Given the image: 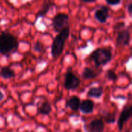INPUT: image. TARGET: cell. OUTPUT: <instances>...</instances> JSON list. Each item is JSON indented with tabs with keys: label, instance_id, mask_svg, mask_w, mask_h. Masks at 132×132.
Wrapping results in <instances>:
<instances>
[{
	"label": "cell",
	"instance_id": "30bf717a",
	"mask_svg": "<svg viewBox=\"0 0 132 132\" xmlns=\"http://www.w3.org/2000/svg\"><path fill=\"white\" fill-rule=\"evenodd\" d=\"M79 109L83 114H91L94 109V103L90 100H84L82 102H80Z\"/></svg>",
	"mask_w": 132,
	"mask_h": 132
},
{
	"label": "cell",
	"instance_id": "5bb4252c",
	"mask_svg": "<svg viewBox=\"0 0 132 132\" xmlns=\"http://www.w3.org/2000/svg\"><path fill=\"white\" fill-rule=\"evenodd\" d=\"M52 111V107L50 103L44 102L38 108V114L42 115H49Z\"/></svg>",
	"mask_w": 132,
	"mask_h": 132
},
{
	"label": "cell",
	"instance_id": "7a4b0ae2",
	"mask_svg": "<svg viewBox=\"0 0 132 132\" xmlns=\"http://www.w3.org/2000/svg\"><path fill=\"white\" fill-rule=\"evenodd\" d=\"M70 36V28L66 27L60 31L55 37L52 47H51V54L56 58L59 57L63 51L66 40Z\"/></svg>",
	"mask_w": 132,
	"mask_h": 132
},
{
	"label": "cell",
	"instance_id": "ba28073f",
	"mask_svg": "<svg viewBox=\"0 0 132 132\" xmlns=\"http://www.w3.org/2000/svg\"><path fill=\"white\" fill-rule=\"evenodd\" d=\"M131 40V33L128 30L125 29L119 30L118 32L116 38V44L118 47H125L127 46Z\"/></svg>",
	"mask_w": 132,
	"mask_h": 132
},
{
	"label": "cell",
	"instance_id": "7c38bea8",
	"mask_svg": "<svg viewBox=\"0 0 132 132\" xmlns=\"http://www.w3.org/2000/svg\"><path fill=\"white\" fill-rule=\"evenodd\" d=\"M53 5V3L50 1V0H46L44 1L43 5H41L40 9L38 12L37 16L38 17H43L44 16H46L47 14V12H49V10L50 9V8Z\"/></svg>",
	"mask_w": 132,
	"mask_h": 132
},
{
	"label": "cell",
	"instance_id": "8992f818",
	"mask_svg": "<svg viewBox=\"0 0 132 132\" xmlns=\"http://www.w3.org/2000/svg\"><path fill=\"white\" fill-rule=\"evenodd\" d=\"M132 115V105H128L125 106L123 109V110L121 111L120 117L118 118V127L119 131H122L123 128H124V124H125V122H127L131 117Z\"/></svg>",
	"mask_w": 132,
	"mask_h": 132
},
{
	"label": "cell",
	"instance_id": "2e32d148",
	"mask_svg": "<svg viewBox=\"0 0 132 132\" xmlns=\"http://www.w3.org/2000/svg\"><path fill=\"white\" fill-rule=\"evenodd\" d=\"M97 76V73L94 71L92 68L86 67L84 68L83 72H82V77L84 79H93Z\"/></svg>",
	"mask_w": 132,
	"mask_h": 132
},
{
	"label": "cell",
	"instance_id": "9a60e30c",
	"mask_svg": "<svg viewBox=\"0 0 132 132\" xmlns=\"http://www.w3.org/2000/svg\"><path fill=\"white\" fill-rule=\"evenodd\" d=\"M0 75L5 79H9L15 76V72L9 67H2L0 70Z\"/></svg>",
	"mask_w": 132,
	"mask_h": 132
},
{
	"label": "cell",
	"instance_id": "ac0fdd59",
	"mask_svg": "<svg viewBox=\"0 0 132 132\" xmlns=\"http://www.w3.org/2000/svg\"><path fill=\"white\" fill-rule=\"evenodd\" d=\"M106 78L110 81L114 82V81H116L118 79V75H117V74L115 73V72L114 70L109 69V70H108V72L106 73Z\"/></svg>",
	"mask_w": 132,
	"mask_h": 132
},
{
	"label": "cell",
	"instance_id": "603a6c76",
	"mask_svg": "<svg viewBox=\"0 0 132 132\" xmlns=\"http://www.w3.org/2000/svg\"><path fill=\"white\" fill-rule=\"evenodd\" d=\"M82 2H87V3H88V2H96V0H81Z\"/></svg>",
	"mask_w": 132,
	"mask_h": 132
},
{
	"label": "cell",
	"instance_id": "cb8c5ba5",
	"mask_svg": "<svg viewBox=\"0 0 132 132\" xmlns=\"http://www.w3.org/2000/svg\"><path fill=\"white\" fill-rule=\"evenodd\" d=\"M3 98H4V95H3V93L0 91V101H2V100H3Z\"/></svg>",
	"mask_w": 132,
	"mask_h": 132
},
{
	"label": "cell",
	"instance_id": "277c9868",
	"mask_svg": "<svg viewBox=\"0 0 132 132\" xmlns=\"http://www.w3.org/2000/svg\"><path fill=\"white\" fill-rule=\"evenodd\" d=\"M69 16L64 13H59L54 16L52 22V26L53 30L59 33L63 29L69 27Z\"/></svg>",
	"mask_w": 132,
	"mask_h": 132
},
{
	"label": "cell",
	"instance_id": "3957f363",
	"mask_svg": "<svg viewBox=\"0 0 132 132\" xmlns=\"http://www.w3.org/2000/svg\"><path fill=\"white\" fill-rule=\"evenodd\" d=\"M90 58L97 67L106 65L112 59V53L107 48H97L92 52Z\"/></svg>",
	"mask_w": 132,
	"mask_h": 132
},
{
	"label": "cell",
	"instance_id": "8fae6325",
	"mask_svg": "<svg viewBox=\"0 0 132 132\" xmlns=\"http://www.w3.org/2000/svg\"><path fill=\"white\" fill-rule=\"evenodd\" d=\"M80 104V99L78 96H75L70 97L67 103V106L73 111H77L79 110Z\"/></svg>",
	"mask_w": 132,
	"mask_h": 132
},
{
	"label": "cell",
	"instance_id": "5b68a950",
	"mask_svg": "<svg viewBox=\"0 0 132 132\" xmlns=\"http://www.w3.org/2000/svg\"><path fill=\"white\" fill-rule=\"evenodd\" d=\"M80 84V79L73 73L71 68H69V70L65 75L64 88L68 90H74L79 87Z\"/></svg>",
	"mask_w": 132,
	"mask_h": 132
},
{
	"label": "cell",
	"instance_id": "d6986e66",
	"mask_svg": "<svg viewBox=\"0 0 132 132\" xmlns=\"http://www.w3.org/2000/svg\"><path fill=\"white\" fill-rule=\"evenodd\" d=\"M33 50L36 52H43L44 51V47L42 43H40L39 41H37L33 45Z\"/></svg>",
	"mask_w": 132,
	"mask_h": 132
},
{
	"label": "cell",
	"instance_id": "52a82bcc",
	"mask_svg": "<svg viewBox=\"0 0 132 132\" xmlns=\"http://www.w3.org/2000/svg\"><path fill=\"white\" fill-rule=\"evenodd\" d=\"M84 128L87 132H104V122L101 118H97L85 125Z\"/></svg>",
	"mask_w": 132,
	"mask_h": 132
},
{
	"label": "cell",
	"instance_id": "4fadbf2b",
	"mask_svg": "<svg viewBox=\"0 0 132 132\" xmlns=\"http://www.w3.org/2000/svg\"><path fill=\"white\" fill-rule=\"evenodd\" d=\"M104 93L103 87H92L89 89L87 93V96L89 97H94V98H100Z\"/></svg>",
	"mask_w": 132,
	"mask_h": 132
},
{
	"label": "cell",
	"instance_id": "44dd1931",
	"mask_svg": "<svg viewBox=\"0 0 132 132\" xmlns=\"http://www.w3.org/2000/svg\"><path fill=\"white\" fill-rule=\"evenodd\" d=\"M128 12L129 13L130 16H131L132 14V2H129V4L128 5Z\"/></svg>",
	"mask_w": 132,
	"mask_h": 132
},
{
	"label": "cell",
	"instance_id": "ffe728a7",
	"mask_svg": "<svg viewBox=\"0 0 132 132\" xmlns=\"http://www.w3.org/2000/svg\"><path fill=\"white\" fill-rule=\"evenodd\" d=\"M105 1L110 5H118L121 2V0H105Z\"/></svg>",
	"mask_w": 132,
	"mask_h": 132
},
{
	"label": "cell",
	"instance_id": "e0dca14e",
	"mask_svg": "<svg viewBox=\"0 0 132 132\" xmlns=\"http://www.w3.org/2000/svg\"><path fill=\"white\" fill-rule=\"evenodd\" d=\"M103 117L106 123L108 124H113L116 121V114L115 113H110L107 112L103 115Z\"/></svg>",
	"mask_w": 132,
	"mask_h": 132
},
{
	"label": "cell",
	"instance_id": "6da1fadb",
	"mask_svg": "<svg viewBox=\"0 0 132 132\" xmlns=\"http://www.w3.org/2000/svg\"><path fill=\"white\" fill-rule=\"evenodd\" d=\"M18 47L19 42L14 35L8 32L0 33V54H9L16 51Z\"/></svg>",
	"mask_w": 132,
	"mask_h": 132
},
{
	"label": "cell",
	"instance_id": "7402d4cb",
	"mask_svg": "<svg viewBox=\"0 0 132 132\" xmlns=\"http://www.w3.org/2000/svg\"><path fill=\"white\" fill-rule=\"evenodd\" d=\"M125 26V23H117L115 26H114V30H117L118 28H121V27H123Z\"/></svg>",
	"mask_w": 132,
	"mask_h": 132
},
{
	"label": "cell",
	"instance_id": "9c48e42d",
	"mask_svg": "<svg viewBox=\"0 0 132 132\" xmlns=\"http://www.w3.org/2000/svg\"><path fill=\"white\" fill-rule=\"evenodd\" d=\"M95 19L101 23H105L109 17V8L106 5L101 6L96 10L94 14Z\"/></svg>",
	"mask_w": 132,
	"mask_h": 132
}]
</instances>
